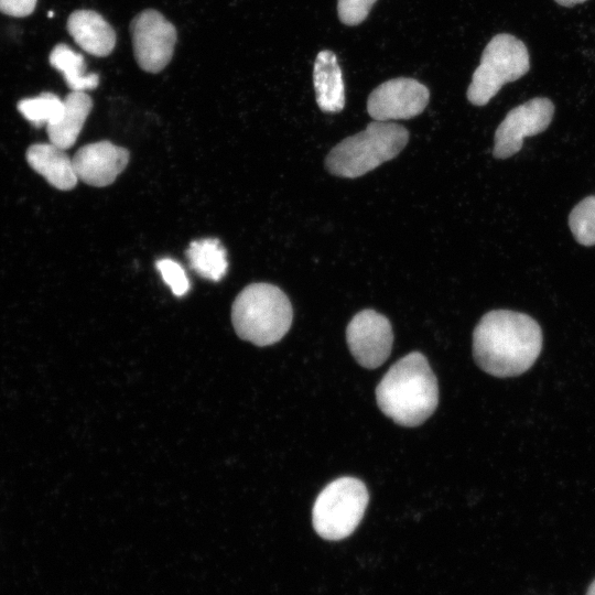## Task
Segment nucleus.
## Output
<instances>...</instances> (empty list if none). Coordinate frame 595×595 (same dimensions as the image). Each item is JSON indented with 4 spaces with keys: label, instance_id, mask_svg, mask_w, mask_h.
<instances>
[{
    "label": "nucleus",
    "instance_id": "f257e3e1",
    "mask_svg": "<svg viewBox=\"0 0 595 595\" xmlns=\"http://www.w3.org/2000/svg\"><path fill=\"white\" fill-rule=\"evenodd\" d=\"M542 347L539 324L529 315L509 310L486 313L473 333L477 365L495 377H513L528 370Z\"/></svg>",
    "mask_w": 595,
    "mask_h": 595
},
{
    "label": "nucleus",
    "instance_id": "f03ea898",
    "mask_svg": "<svg viewBox=\"0 0 595 595\" xmlns=\"http://www.w3.org/2000/svg\"><path fill=\"white\" fill-rule=\"evenodd\" d=\"M376 400L385 415L402 426H418L439 403V388L428 359L413 351L390 367L376 388Z\"/></svg>",
    "mask_w": 595,
    "mask_h": 595
},
{
    "label": "nucleus",
    "instance_id": "7ed1b4c3",
    "mask_svg": "<svg viewBox=\"0 0 595 595\" xmlns=\"http://www.w3.org/2000/svg\"><path fill=\"white\" fill-rule=\"evenodd\" d=\"M293 309L278 286L252 283L235 299L231 321L238 336L258 346L279 342L290 329Z\"/></svg>",
    "mask_w": 595,
    "mask_h": 595
},
{
    "label": "nucleus",
    "instance_id": "20e7f679",
    "mask_svg": "<svg viewBox=\"0 0 595 595\" xmlns=\"http://www.w3.org/2000/svg\"><path fill=\"white\" fill-rule=\"evenodd\" d=\"M408 140L404 127L374 120L363 131L337 143L327 154L325 165L336 176L359 177L397 156Z\"/></svg>",
    "mask_w": 595,
    "mask_h": 595
},
{
    "label": "nucleus",
    "instance_id": "39448f33",
    "mask_svg": "<svg viewBox=\"0 0 595 595\" xmlns=\"http://www.w3.org/2000/svg\"><path fill=\"white\" fill-rule=\"evenodd\" d=\"M529 68V53L522 41L508 33L495 35L486 45L472 76L468 101L485 106L505 84L519 79Z\"/></svg>",
    "mask_w": 595,
    "mask_h": 595
},
{
    "label": "nucleus",
    "instance_id": "423d86ee",
    "mask_svg": "<svg viewBox=\"0 0 595 595\" xmlns=\"http://www.w3.org/2000/svg\"><path fill=\"white\" fill-rule=\"evenodd\" d=\"M368 500V490L361 480L354 477L335 479L320 493L314 502V530L331 541L349 537L363 519Z\"/></svg>",
    "mask_w": 595,
    "mask_h": 595
},
{
    "label": "nucleus",
    "instance_id": "0eeeda50",
    "mask_svg": "<svg viewBox=\"0 0 595 595\" xmlns=\"http://www.w3.org/2000/svg\"><path fill=\"white\" fill-rule=\"evenodd\" d=\"M134 58L145 72L159 73L171 61L176 29L159 11L144 10L130 24Z\"/></svg>",
    "mask_w": 595,
    "mask_h": 595
},
{
    "label": "nucleus",
    "instance_id": "6e6552de",
    "mask_svg": "<svg viewBox=\"0 0 595 595\" xmlns=\"http://www.w3.org/2000/svg\"><path fill=\"white\" fill-rule=\"evenodd\" d=\"M553 113V102L544 97L530 99L511 109L496 130L494 156L507 159L518 153L524 138L536 136L549 127Z\"/></svg>",
    "mask_w": 595,
    "mask_h": 595
},
{
    "label": "nucleus",
    "instance_id": "1a4fd4ad",
    "mask_svg": "<svg viewBox=\"0 0 595 595\" xmlns=\"http://www.w3.org/2000/svg\"><path fill=\"white\" fill-rule=\"evenodd\" d=\"M346 339L356 361L367 369H375L390 356L393 333L385 315L374 310H364L348 323Z\"/></svg>",
    "mask_w": 595,
    "mask_h": 595
},
{
    "label": "nucleus",
    "instance_id": "9d476101",
    "mask_svg": "<svg viewBox=\"0 0 595 595\" xmlns=\"http://www.w3.org/2000/svg\"><path fill=\"white\" fill-rule=\"evenodd\" d=\"M430 91L414 78L398 77L377 86L368 97L367 111L377 121L411 119L426 107Z\"/></svg>",
    "mask_w": 595,
    "mask_h": 595
},
{
    "label": "nucleus",
    "instance_id": "9b49d317",
    "mask_svg": "<svg viewBox=\"0 0 595 595\" xmlns=\"http://www.w3.org/2000/svg\"><path fill=\"white\" fill-rule=\"evenodd\" d=\"M129 162V152L109 141L86 144L73 158L78 180L102 187L115 182Z\"/></svg>",
    "mask_w": 595,
    "mask_h": 595
},
{
    "label": "nucleus",
    "instance_id": "f8f14e48",
    "mask_svg": "<svg viewBox=\"0 0 595 595\" xmlns=\"http://www.w3.org/2000/svg\"><path fill=\"white\" fill-rule=\"evenodd\" d=\"M66 26L74 41L90 55L104 57L115 48L116 32L96 11H74Z\"/></svg>",
    "mask_w": 595,
    "mask_h": 595
},
{
    "label": "nucleus",
    "instance_id": "ddd939ff",
    "mask_svg": "<svg viewBox=\"0 0 595 595\" xmlns=\"http://www.w3.org/2000/svg\"><path fill=\"white\" fill-rule=\"evenodd\" d=\"M29 165L51 185L69 191L76 186L77 174L64 149L53 143H36L29 147L25 154Z\"/></svg>",
    "mask_w": 595,
    "mask_h": 595
},
{
    "label": "nucleus",
    "instance_id": "4468645a",
    "mask_svg": "<svg viewBox=\"0 0 595 595\" xmlns=\"http://www.w3.org/2000/svg\"><path fill=\"white\" fill-rule=\"evenodd\" d=\"M315 99L324 112H339L345 106V86L342 69L334 52H318L313 68Z\"/></svg>",
    "mask_w": 595,
    "mask_h": 595
},
{
    "label": "nucleus",
    "instance_id": "2eb2a0df",
    "mask_svg": "<svg viewBox=\"0 0 595 595\" xmlns=\"http://www.w3.org/2000/svg\"><path fill=\"white\" fill-rule=\"evenodd\" d=\"M60 118L46 127L50 142L67 150L76 142L93 108V100L85 91H71L63 99Z\"/></svg>",
    "mask_w": 595,
    "mask_h": 595
},
{
    "label": "nucleus",
    "instance_id": "dca6fc26",
    "mask_svg": "<svg viewBox=\"0 0 595 595\" xmlns=\"http://www.w3.org/2000/svg\"><path fill=\"white\" fill-rule=\"evenodd\" d=\"M186 257L191 268L204 279L217 282L227 272L226 250L218 239L193 241L186 250Z\"/></svg>",
    "mask_w": 595,
    "mask_h": 595
},
{
    "label": "nucleus",
    "instance_id": "f3484780",
    "mask_svg": "<svg viewBox=\"0 0 595 595\" xmlns=\"http://www.w3.org/2000/svg\"><path fill=\"white\" fill-rule=\"evenodd\" d=\"M48 61L63 75L72 91L95 89L99 84L97 74H85L86 66L83 55L64 43L54 46Z\"/></svg>",
    "mask_w": 595,
    "mask_h": 595
},
{
    "label": "nucleus",
    "instance_id": "a211bd4d",
    "mask_svg": "<svg viewBox=\"0 0 595 595\" xmlns=\"http://www.w3.org/2000/svg\"><path fill=\"white\" fill-rule=\"evenodd\" d=\"M63 107V100L53 93H42L17 105L19 112L36 128L54 123L62 115Z\"/></svg>",
    "mask_w": 595,
    "mask_h": 595
},
{
    "label": "nucleus",
    "instance_id": "6ab92c4d",
    "mask_svg": "<svg viewBox=\"0 0 595 595\" xmlns=\"http://www.w3.org/2000/svg\"><path fill=\"white\" fill-rule=\"evenodd\" d=\"M569 226L578 244L586 247L595 245V195L575 205L569 216Z\"/></svg>",
    "mask_w": 595,
    "mask_h": 595
},
{
    "label": "nucleus",
    "instance_id": "aec40b11",
    "mask_svg": "<svg viewBox=\"0 0 595 595\" xmlns=\"http://www.w3.org/2000/svg\"><path fill=\"white\" fill-rule=\"evenodd\" d=\"M155 267L174 295L183 296L188 292L190 280L181 264L173 259L164 258L156 261Z\"/></svg>",
    "mask_w": 595,
    "mask_h": 595
},
{
    "label": "nucleus",
    "instance_id": "412c9836",
    "mask_svg": "<svg viewBox=\"0 0 595 595\" xmlns=\"http://www.w3.org/2000/svg\"><path fill=\"white\" fill-rule=\"evenodd\" d=\"M377 0H338L337 13L345 25H357L369 14Z\"/></svg>",
    "mask_w": 595,
    "mask_h": 595
},
{
    "label": "nucleus",
    "instance_id": "4be33fe9",
    "mask_svg": "<svg viewBox=\"0 0 595 595\" xmlns=\"http://www.w3.org/2000/svg\"><path fill=\"white\" fill-rule=\"evenodd\" d=\"M37 0H0V12L14 18L33 13Z\"/></svg>",
    "mask_w": 595,
    "mask_h": 595
},
{
    "label": "nucleus",
    "instance_id": "5701e85b",
    "mask_svg": "<svg viewBox=\"0 0 595 595\" xmlns=\"http://www.w3.org/2000/svg\"><path fill=\"white\" fill-rule=\"evenodd\" d=\"M585 1L587 0H555V2L559 3L560 6L567 7V8L574 7Z\"/></svg>",
    "mask_w": 595,
    "mask_h": 595
},
{
    "label": "nucleus",
    "instance_id": "b1692460",
    "mask_svg": "<svg viewBox=\"0 0 595 595\" xmlns=\"http://www.w3.org/2000/svg\"><path fill=\"white\" fill-rule=\"evenodd\" d=\"M586 595H595V580H594L593 583L589 585Z\"/></svg>",
    "mask_w": 595,
    "mask_h": 595
}]
</instances>
